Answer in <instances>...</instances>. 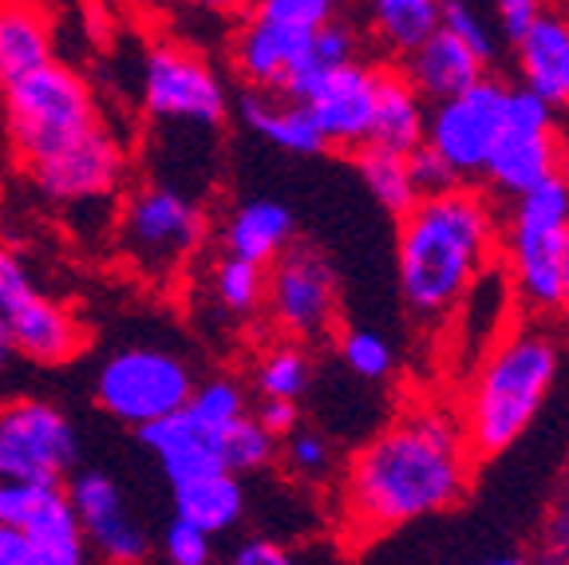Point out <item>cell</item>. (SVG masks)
I'll list each match as a JSON object with an SVG mask.
<instances>
[{
	"mask_svg": "<svg viewBox=\"0 0 569 565\" xmlns=\"http://www.w3.org/2000/svg\"><path fill=\"white\" fill-rule=\"evenodd\" d=\"M52 40L40 0H0V91L52 60Z\"/></svg>",
	"mask_w": 569,
	"mask_h": 565,
	"instance_id": "cell-24",
	"label": "cell"
},
{
	"mask_svg": "<svg viewBox=\"0 0 569 565\" xmlns=\"http://www.w3.org/2000/svg\"><path fill=\"white\" fill-rule=\"evenodd\" d=\"M71 506L80 518L83 542L88 554L103 557V562L131 565L151 554V534L134 518V511L127 506L123 486L103 470H76L68 483Z\"/></svg>",
	"mask_w": 569,
	"mask_h": 565,
	"instance_id": "cell-15",
	"label": "cell"
},
{
	"mask_svg": "<svg viewBox=\"0 0 569 565\" xmlns=\"http://www.w3.org/2000/svg\"><path fill=\"white\" fill-rule=\"evenodd\" d=\"M340 360L352 376L380 384L396 371V348L372 328H345L340 333Z\"/></svg>",
	"mask_w": 569,
	"mask_h": 565,
	"instance_id": "cell-34",
	"label": "cell"
},
{
	"mask_svg": "<svg viewBox=\"0 0 569 565\" xmlns=\"http://www.w3.org/2000/svg\"><path fill=\"white\" fill-rule=\"evenodd\" d=\"M32 289H40V285L32 281V269L24 266V257L0 241V313H9Z\"/></svg>",
	"mask_w": 569,
	"mask_h": 565,
	"instance_id": "cell-40",
	"label": "cell"
},
{
	"mask_svg": "<svg viewBox=\"0 0 569 565\" xmlns=\"http://www.w3.org/2000/svg\"><path fill=\"white\" fill-rule=\"evenodd\" d=\"M277 455H281V439H277L273 432H266L253 412H249V416H241L238 424L222 435V463L233 470V475H253V470H266Z\"/></svg>",
	"mask_w": 569,
	"mask_h": 565,
	"instance_id": "cell-33",
	"label": "cell"
},
{
	"mask_svg": "<svg viewBox=\"0 0 569 565\" xmlns=\"http://www.w3.org/2000/svg\"><path fill=\"white\" fill-rule=\"evenodd\" d=\"M80 435L63 407L40 396L0 399V483H63Z\"/></svg>",
	"mask_w": 569,
	"mask_h": 565,
	"instance_id": "cell-8",
	"label": "cell"
},
{
	"mask_svg": "<svg viewBox=\"0 0 569 565\" xmlns=\"http://www.w3.org/2000/svg\"><path fill=\"white\" fill-rule=\"evenodd\" d=\"M439 24L447 28L451 36H459L462 44L471 48L475 56H479L487 68H495L498 60V28L490 24L487 17H482L475 4H467V0H443V12H439Z\"/></svg>",
	"mask_w": 569,
	"mask_h": 565,
	"instance_id": "cell-35",
	"label": "cell"
},
{
	"mask_svg": "<svg viewBox=\"0 0 569 565\" xmlns=\"http://www.w3.org/2000/svg\"><path fill=\"white\" fill-rule=\"evenodd\" d=\"M356 170L365 178L368 195L391 214V218H400L416 206L419 190H416V178H411L408 167V155L403 150H391V147H376V142H365V147H356Z\"/></svg>",
	"mask_w": 569,
	"mask_h": 565,
	"instance_id": "cell-29",
	"label": "cell"
},
{
	"mask_svg": "<svg viewBox=\"0 0 569 565\" xmlns=\"http://www.w3.org/2000/svg\"><path fill=\"white\" fill-rule=\"evenodd\" d=\"M142 447L151 450V459L159 463L162 478L170 486L187 483L194 475H206V470L226 467L222 463V435L210 432L202 419H194L187 407H178L170 416L154 419V424L139 427Z\"/></svg>",
	"mask_w": 569,
	"mask_h": 565,
	"instance_id": "cell-20",
	"label": "cell"
},
{
	"mask_svg": "<svg viewBox=\"0 0 569 565\" xmlns=\"http://www.w3.org/2000/svg\"><path fill=\"white\" fill-rule=\"evenodd\" d=\"M190 9L210 12V17H241L249 9V0H182Z\"/></svg>",
	"mask_w": 569,
	"mask_h": 565,
	"instance_id": "cell-45",
	"label": "cell"
},
{
	"mask_svg": "<svg viewBox=\"0 0 569 565\" xmlns=\"http://www.w3.org/2000/svg\"><path fill=\"white\" fill-rule=\"evenodd\" d=\"M507 91L510 83L487 71L471 88L455 91L439 103H427L423 142L443 155L459 182H482L487 155L507 119Z\"/></svg>",
	"mask_w": 569,
	"mask_h": 565,
	"instance_id": "cell-10",
	"label": "cell"
},
{
	"mask_svg": "<svg viewBox=\"0 0 569 565\" xmlns=\"http://www.w3.org/2000/svg\"><path fill=\"white\" fill-rule=\"evenodd\" d=\"M253 416H258V424L266 427V432H273L277 439H284V435L301 424V407H297V399L261 396V404H258V412H253Z\"/></svg>",
	"mask_w": 569,
	"mask_h": 565,
	"instance_id": "cell-42",
	"label": "cell"
},
{
	"mask_svg": "<svg viewBox=\"0 0 569 565\" xmlns=\"http://www.w3.org/2000/svg\"><path fill=\"white\" fill-rule=\"evenodd\" d=\"M12 360H17V345H12L9 320H4V313H0V371H9Z\"/></svg>",
	"mask_w": 569,
	"mask_h": 565,
	"instance_id": "cell-46",
	"label": "cell"
},
{
	"mask_svg": "<svg viewBox=\"0 0 569 565\" xmlns=\"http://www.w3.org/2000/svg\"><path fill=\"white\" fill-rule=\"evenodd\" d=\"M162 557L170 565H210L213 562V534H206L202 526L187 518H170V526L162 531V542H159Z\"/></svg>",
	"mask_w": 569,
	"mask_h": 565,
	"instance_id": "cell-38",
	"label": "cell"
},
{
	"mask_svg": "<svg viewBox=\"0 0 569 565\" xmlns=\"http://www.w3.org/2000/svg\"><path fill=\"white\" fill-rule=\"evenodd\" d=\"M0 518L24 534L36 565L88 562V542L63 483H0Z\"/></svg>",
	"mask_w": 569,
	"mask_h": 565,
	"instance_id": "cell-14",
	"label": "cell"
},
{
	"mask_svg": "<svg viewBox=\"0 0 569 565\" xmlns=\"http://www.w3.org/2000/svg\"><path fill=\"white\" fill-rule=\"evenodd\" d=\"M253 388L258 396H281L301 404V396L312 388V360L301 340H284V345L269 348L253 371Z\"/></svg>",
	"mask_w": 569,
	"mask_h": 565,
	"instance_id": "cell-31",
	"label": "cell"
},
{
	"mask_svg": "<svg viewBox=\"0 0 569 565\" xmlns=\"http://www.w3.org/2000/svg\"><path fill=\"white\" fill-rule=\"evenodd\" d=\"M127 170V155L119 147V139L107 131L103 123H96L91 131H83L80 139H71L68 147L52 150L48 159L28 162L36 190L56 206H91L103 202L119 190Z\"/></svg>",
	"mask_w": 569,
	"mask_h": 565,
	"instance_id": "cell-13",
	"label": "cell"
},
{
	"mask_svg": "<svg viewBox=\"0 0 569 565\" xmlns=\"http://www.w3.org/2000/svg\"><path fill=\"white\" fill-rule=\"evenodd\" d=\"M266 309L289 340H320L337 328V274L317 249L289 246L266 266Z\"/></svg>",
	"mask_w": 569,
	"mask_h": 565,
	"instance_id": "cell-12",
	"label": "cell"
},
{
	"mask_svg": "<svg viewBox=\"0 0 569 565\" xmlns=\"http://www.w3.org/2000/svg\"><path fill=\"white\" fill-rule=\"evenodd\" d=\"M479 459L447 407L419 404L372 435L348 459L340 514L352 538L372 542L467 498Z\"/></svg>",
	"mask_w": 569,
	"mask_h": 565,
	"instance_id": "cell-1",
	"label": "cell"
},
{
	"mask_svg": "<svg viewBox=\"0 0 569 565\" xmlns=\"http://www.w3.org/2000/svg\"><path fill=\"white\" fill-rule=\"evenodd\" d=\"M187 412L194 419H202L210 432L226 435L241 416H249L246 384L233 380V376H210V380H202V384L190 388Z\"/></svg>",
	"mask_w": 569,
	"mask_h": 565,
	"instance_id": "cell-32",
	"label": "cell"
},
{
	"mask_svg": "<svg viewBox=\"0 0 569 565\" xmlns=\"http://www.w3.org/2000/svg\"><path fill=\"white\" fill-rule=\"evenodd\" d=\"M498 202L475 182L419 195L416 206L400 214L396 277L403 305L419 320L455 317L475 281L498 266Z\"/></svg>",
	"mask_w": 569,
	"mask_h": 565,
	"instance_id": "cell-2",
	"label": "cell"
},
{
	"mask_svg": "<svg viewBox=\"0 0 569 565\" xmlns=\"http://www.w3.org/2000/svg\"><path fill=\"white\" fill-rule=\"evenodd\" d=\"M546 0H495V24H498V36L515 44L518 36L533 24V20L542 17Z\"/></svg>",
	"mask_w": 569,
	"mask_h": 565,
	"instance_id": "cell-41",
	"label": "cell"
},
{
	"mask_svg": "<svg viewBox=\"0 0 569 565\" xmlns=\"http://www.w3.org/2000/svg\"><path fill=\"white\" fill-rule=\"evenodd\" d=\"M238 116L258 139H266L269 147L284 150V155H320V150H329L325 135L312 123L309 107L301 99L281 96V91L249 88L238 103Z\"/></svg>",
	"mask_w": 569,
	"mask_h": 565,
	"instance_id": "cell-22",
	"label": "cell"
},
{
	"mask_svg": "<svg viewBox=\"0 0 569 565\" xmlns=\"http://www.w3.org/2000/svg\"><path fill=\"white\" fill-rule=\"evenodd\" d=\"M561 376L558 336L538 320H526L498 336L475 360L462 388L459 424L479 463L507 455L533 427Z\"/></svg>",
	"mask_w": 569,
	"mask_h": 565,
	"instance_id": "cell-3",
	"label": "cell"
},
{
	"mask_svg": "<svg viewBox=\"0 0 569 565\" xmlns=\"http://www.w3.org/2000/svg\"><path fill=\"white\" fill-rule=\"evenodd\" d=\"M309 36L312 32L277 24L258 12H241V24L230 40V63L238 80L258 91H281Z\"/></svg>",
	"mask_w": 569,
	"mask_h": 565,
	"instance_id": "cell-18",
	"label": "cell"
},
{
	"mask_svg": "<svg viewBox=\"0 0 569 565\" xmlns=\"http://www.w3.org/2000/svg\"><path fill=\"white\" fill-rule=\"evenodd\" d=\"M423 131H427V99L411 88V80L400 71V63H380L368 142L408 155L411 147L423 142Z\"/></svg>",
	"mask_w": 569,
	"mask_h": 565,
	"instance_id": "cell-25",
	"label": "cell"
},
{
	"mask_svg": "<svg viewBox=\"0 0 569 565\" xmlns=\"http://www.w3.org/2000/svg\"><path fill=\"white\" fill-rule=\"evenodd\" d=\"M0 103H4L9 142L24 167L48 159L52 150L68 147L71 139H80L99 123L88 80L56 60L40 63L17 83H9L0 91Z\"/></svg>",
	"mask_w": 569,
	"mask_h": 565,
	"instance_id": "cell-5",
	"label": "cell"
},
{
	"mask_svg": "<svg viewBox=\"0 0 569 565\" xmlns=\"http://www.w3.org/2000/svg\"><path fill=\"white\" fill-rule=\"evenodd\" d=\"M498 221V269L530 313H558L561 261L569 234V167H558L530 190L507 198Z\"/></svg>",
	"mask_w": 569,
	"mask_h": 565,
	"instance_id": "cell-4",
	"label": "cell"
},
{
	"mask_svg": "<svg viewBox=\"0 0 569 565\" xmlns=\"http://www.w3.org/2000/svg\"><path fill=\"white\" fill-rule=\"evenodd\" d=\"M210 297L222 317H253L266 305V266L222 254L210 269Z\"/></svg>",
	"mask_w": 569,
	"mask_h": 565,
	"instance_id": "cell-30",
	"label": "cell"
},
{
	"mask_svg": "<svg viewBox=\"0 0 569 565\" xmlns=\"http://www.w3.org/2000/svg\"><path fill=\"white\" fill-rule=\"evenodd\" d=\"M360 56H365V36L356 32V24H348L345 17L320 24L317 32L305 40V48H301V56H297L293 71H289V80H284L281 96L305 99L325 76H329V71H337L340 63H348V60H360Z\"/></svg>",
	"mask_w": 569,
	"mask_h": 565,
	"instance_id": "cell-28",
	"label": "cell"
},
{
	"mask_svg": "<svg viewBox=\"0 0 569 565\" xmlns=\"http://www.w3.org/2000/svg\"><path fill=\"white\" fill-rule=\"evenodd\" d=\"M293 238H297V218L277 198H249L222 226L226 254H238L246 261H258V266L277 261L284 249L293 246Z\"/></svg>",
	"mask_w": 569,
	"mask_h": 565,
	"instance_id": "cell-23",
	"label": "cell"
},
{
	"mask_svg": "<svg viewBox=\"0 0 569 565\" xmlns=\"http://www.w3.org/2000/svg\"><path fill=\"white\" fill-rule=\"evenodd\" d=\"M558 313L569 320V234H566V261H561V300H558Z\"/></svg>",
	"mask_w": 569,
	"mask_h": 565,
	"instance_id": "cell-47",
	"label": "cell"
},
{
	"mask_svg": "<svg viewBox=\"0 0 569 565\" xmlns=\"http://www.w3.org/2000/svg\"><path fill=\"white\" fill-rule=\"evenodd\" d=\"M376 80H380V63H368L360 56V60H348L337 71H329L301 99L329 147L356 150L368 142L376 111Z\"/></svg>",
	"mask_w": 569,
	"mask_h": 565,
	"instance_id": "cell-16",
	"label": "cell"
},
{
	"mask_svg": "<svg viewBox=\"0 0 569 565\" xmlns=\"http://www.w3.org/2000/svg\"><path fill=\"white\" fill-rule=\"evenodd\" d=\"M518 83L542 96L553 111H569V12L546 4L515 44Z\"/></svg>",
	"mask_w": 569,
	"mask_h": 565,
	"instance_id": "cell-19",
	"label": "cell"
},
{
	"mask_svg": "<svg viewBox=\"0 0 569 565\" xmlns=\"http://www.w3.org/2000/svg\"><path fill=\"white\" fill-rule=\"evenodd\" d=\"M408 167H411V178H416L419 195H436V190H447V186L459 182L455 170L443 162V155H439L436 147H427V142H419V147L408 150Z\"/></svg>",
	"mask_w": 569,
	"mask_h": 565,
	"instance_id": "cell-39",
	"label": "cell"
},
{
	"mask_svg": "<svg viewBox=\"0 0 569 565\" xmlns=\"http://www.w3.org/2000/svg\"><path fill=\"white\" fill-rule=\"evenodd\" d=\"M230 562L233 565H289L293 557H289V549L277 546V542H269V538H246L230 554Z\"/></svg>",
	"mask_w": 569,
	"mask_h": 565,
	"instance_id": "cell-43",
	"label": "cell"
},
{
	"mask_svg": "<svg viewBox=\"0 0 569 565\" xmlns=\"http://www.w3.org/2000/svg\"><path fill=\"white\" fill-rule=\"evenodd\" d=\"M443 0H365V24L372 44L400 63L419 40L439 28Z\"/></svg>",
	"mask_w": 569,
	"mask_h": 565,
	"instance_id": "cell-27",
	"label": "cell"
},
{
	"mask_svg": "<svg viewBox=\"0 0 569 565\" xmlns=\"http://www.w3.org/2000/svg\"><path fill=\"white\" fill-rule=\"evenodd\" d=\"M0 565H36V554L12 522L0 518Z\"/></svg>",
	"mask_w": 569,
	"mask_h": 565,
	"instance_id": "cell-44",
	"label": "cell"
},
{
	"mask_svg": "<svg viewBox=\"0 0 569 565\" xmlns=\"http://www.w3.org/2000/svg\"><path fill=\"white\" fill-rule=\"evenodd\" d=\"M206 238V214L194 195L182 186L154 178L139 186L119 214V249L142 274L170 277L187 266Z\"/></svg>",
	"mask_w": 569,
	"mask_h": 565,
	"instance_id": "cell-6",
	"label": "cell"
},
{
	"mask_svg": "<svg viewBox=\"0 0 569 565\" xmlns=\"http://www.w3.org/2000/svg\"><path fill=\"white\" fill-rule=\"evenodd\" d=\"M400 71L411 80V88L427 99V103H439V99L455 96V91L471 88L479 76H487V63L462 44L459 36H451L443 24L436 32L419 40L408 56L400 60Z\"/></svg>",
	"mask_w": 569,
	"mask_h": 565,
	"instance_id": "cell-21",
	"label": "cell"
},
{
	"mask_svg": "<svg viewBox=\"0 0 569 565\" xmlns=\"http://www.w3.org/2000/svg\"><path fill=\"white\" fill-rule=\"evenodd\" d=\"M553 542H558L561 549H569V503L558 511V518H553Z\"/></svg>",
	"mask_w": 569,
	"mask_h": 565,
	"instance_id": "cell-48",
	"label": "cell"
},
{
	"mask_svg": "<svg viewBox=\"0 0 569 565\" xmlns=\"http://www.w3.org/2000/svg\"><path fill=\"white\" fill-rule=\"evenodd\" d=\"M142 107L154 123L218 127L230 111L222 76L182 44H154L142 60Z\"/></svg>",
	"mask_w": 569,
	"mask_h": 565,
	"instance_id": "cell-11",
	"label": "cell"
},
{
	"mask_svg": "<svg viewBox=\"0 0 569 565\" xmlns=\"http://www.w3.org/2000/svg\"><path fill=\"white\" fill-rule=\"evenodd\" d=\"M190 388H194L190 364L159 345H123L96 371V404L134 432L187 407Z\"/></svg>",
	"mask_w": 569,
	"mask_h": 565,
	"instance_id": "cell-7",
	"label": "cell"
},
{
	"mask_svg": "<svg viewBox=\"0 0 569 565\" xmlns=\"http://www.w3.org/2000/svg\"><path fill=\"white\" fill-rule=\"evenodd\" d=\"M170 498H174L178 518L194 522L213 538L233 531L246 518V483L230 467L206 470V475H194L187 483H174L170 486Z\"/></svg>",
	"mask_w": 569,
	"mask_h": 565,
	"instance_id": "cell-26",
	"label": "cell"
},
{
	"mask_svg": "<svg viewBox=\"0 0 569 565\" xmlns=\"http://www.w3.org/2000/svg\"><path fill=\"white\" fill-rule=\"evenodd\" d=\"M4 320H9L17 356L40 364V368H60V364L76 360L88 345V328L80 325V317L40 289L20 297L4 313Z\"/></svg>",
	"mask_w": 569,
	"mask_h": 565,
	"instance_id": "cell-17",
	"label": "cell"
},
{
	"mask_svg": "<svg viewBox=\"0 0 569 565\" xmlns=\"http://www.w3.org/2000/svg\"><path fill=\"white\" fill-rule=\"evenodd\" d=\"M553 116L558 111L542 96H533L522 83H510L507 119H502V131L487 155V170H482L490 195L515 198L558 167H566V150H561Z\"/></svg>",
	"mask_w": 569,
	"mask_h": 565,
	"instance_id": "cell-9",
	"label": "cell"
},
{
	"mask_svg": "<svg viewBox=\"0 0 569 565\" xmlns=\"http://www.w3.org/2000/svg\"><path fill=\"white\" fill-rule=\"evenodd\" d=\"M281 455L289 463V470L301 478H325L332 470V443L320 432H309V427L297 424L293 432L281 439Z\"/></svg>",
	"mask_w": 569,
	"mask_h": 565,
	"instance_id": "cell-37",
	"label": "cell"
},
{
	"mask_svg": "<svg viewBox=\"0 0 569 565\" xmlns=\"http://www.w3.org/2000/svg\"><path fill=\"white\" fill-rule=\"evenodd\" d=\"M348 0H249L246 12H258V17H269L277 24L301 28V32H317L320 24L345 17Z\"/></svg>",
	"mask_w": 569,
	"mask_h": 565,
	"instance_id": "cell-36",
	"label": "cell"
}]
</instances>
